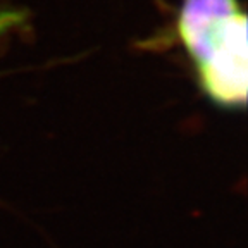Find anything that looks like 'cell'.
<instances>
[{"mask_svg": "<svg viewBox=\"0 0 248 248\" xmlns=\"http://www.w3.org/2000/svg\"><path fill=\"white\" fill-rule=\"evenodd\" d=\"M202 92L224 108L247 102V14L238 0H183L176 19Z\"/></svg>", "mask_w": 248, "mask_h": 248, "instance_id": "obj_1", "label": "cell"}, {"mask_svg": "<svg viewBox=\"0 0 248 248\" xmlns=\"http://www.w3.org/2000/svg\"><path fill=\"white\" fill-rule=\"evenodd\" d=\"M24 23V14L16 9H0V43H4Z\"/></svg>", "mask_w": 248, "mask_h": 248, "instance_id": "obj_2", "label": "cell"}]
</instances>
